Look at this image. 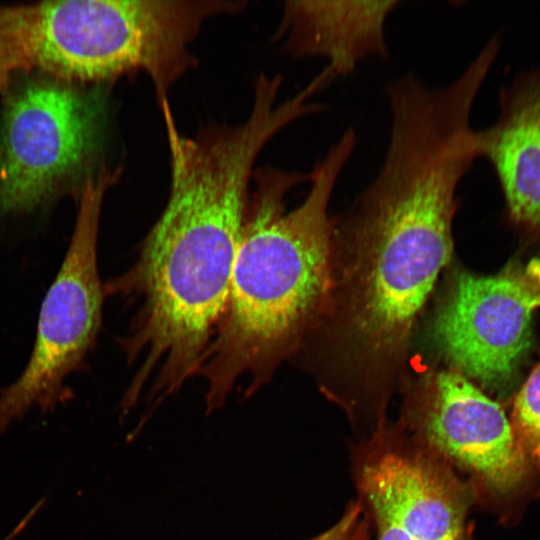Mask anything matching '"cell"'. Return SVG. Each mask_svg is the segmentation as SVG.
<instances>
[{"instance_id":"7c38bea8","label":"cell","mask_w":540,"mask_h":540,"mask_svg":"<svg viewBox=\"0 0 540 540\" xmlns=\"http://www.w3.org/2000/svg\"><path fill=\"white\" fill-rule=\"evenodd\" d=\"M509 420L523 453L540 468V360L516 394Z\"/></svg>"},{"instance_id":"277c9868","label":"cell","mask_w":540,"mask_h":540,"mask_svg":"<svg viewBox=\"0 0 540 540\" xmlns=\"http://www.w3.org/2000/svg\"><path fill=\"white\" fill-rule=\"evenodd\" d=\"M242 0H64L14 5L5 25L24 64L88 85L143 72L158 105L196 65L204 23L244 9Z\"/></svg>"},{"instance_id":"4fadbf2b","label":"cell","mask_w":540,"mask_h":540,"mask_svg":"<svg viewBox=\"0 0 540 540\" xmlns=\"http://www.w3.org/2000/svg\"><path fill=\"white\" fill-rule=\"evenodd\" d=\"M362 517V509L356 500L351 501L339 520L310 540H348Z\"/></svg>"},{"instance_id":"5b68a950","label":"cell","mask_w":540,"mask_h":540,"mask_svg":"<svg viewBox=\"0 0 540 540\" xmlns=\"http://www.w3.org/2000/svg\"><path fill=\"white\" fill-rule=\"evenodd\" d=\"M95 89L43 73L6 87L0 120V212H30L87 172L100 141Z\"/></svg>"},{"instance_id":"8992f818","label":"cell","mask_w":540,"mask_h":540,"mask_svg":"<svg viewBox=\"0 0 540 540\" xmlns=\"http://www.w3.org/2000/svg\"><path fill=\"white\" fill-rule=\"evenodd\" d=\"M119 176V169L111 171L103 164L80 191L74 233L42 303L30 361L22 375L0 392V430L32 407L48 411L62 401L64 380L94 343L104 297L97 268L100 212L106 191Z\"/></svg>"},{"instance_id":"9c48e42d","label":"cell","mask_w":540,"mask_h":540,"mask_svg":"<svg viewBox=\"0 0 540 540\" xmlns=\"http://www.w3.org/2000/svg\"><path fill=\"white\" fill-rule=\"evenodd\" d=\"M398 421L472 487L477 501L509 496L525 481L528 459L502 407L448 368L406 380Z\"/></svg>"},{"instance_id":"ba28073f","label":"cell","mask_w":540,"mask_h":540,"mask_svg":"<svg viewBox=\"0 0 540 540\" xmlns=\"http://www.w3.org/2000/svg\"><path fill=\"white\" fill-rule=\"evenodd\" d=\"M350 458L377 540H470L472 487L398 420L353 443Z\"/></svg>"},{"instance_id":"30bf717a","label":"cell","mask_w":540,"mask_h":540,"mask_svg":"<svg viewBox=\"0 0 540 540\" xmlns=\"http://www.w3.org/2000/svg\"><path fill=\"white\" fill-rule=\"evenodd\" d=\"M499 115L475 130L477 158L491 164L510 222L540 241V66L502 88Z\"/></svg>"},{"instance_id":"52a82bcc","label":"cell","mask_w":540,"mask_h":540,"mask_svg":"<svg viewBox=\"0 0 540 540\" xmlns=\"http://www.w3.org/2000/svg\"><path fill=\"white\" fill-rule=\"evenodd\" d=\"M539 306V258L493 275L455 269L432 315V344L448 369L506 396L530 352Z\"/></svg>"},{"instance_id":"6da1fadb","label":"cell","mask_w":540,"mask_h":540,"mask_svg":"<svg viewBox=\"0 0 540 540\" xmlns=\"http://www.w3.org/2000/svg\"><path fill=\"white\" fill-rule=\"evenodd\" d=\"M475 159L455 120L399 114L376 177L335 219L327 294L300 352L358 439L388 420L408 379L414 333L452 258L456 191Z\"/></svg>"},{"instance_id":"3957f363","label":"cell","mask_w":540,"mask_h":540,"mask_svg":"<svg viewBox=\"0 0 540 540\" xmlns=\"http://www.w3.org/2000/svg\"><path fill=\"white\" fill-rule=\"evenodd\" d=\"M356 146L348 128L313 171L270 169L250 204L226 307L197 375L206 406L222 407L236 385L245 397L300 352L328 290L335 219L329 203Z\"/></svg>"},{"instance_id":"5bb4252c","label":"cell","mask_w":540,"mask_h":540,"mask_svg":"<svg viewBox=\"0 0 540 540\" xmlns=\"http://www.w3.org/2000/svg\"><path fill=\"white\" fill-rule=\"evenodd\" d=\"M19 71L21 67L15 53L0 35V91L6 89L12 74Z\"/></svg>"},{"instance_id":"8fae6325","label":"cell","mask_w":540,"mask_h":540,"mask_svg":"<svg viewBox=\"0 0 540 540\" xmlns=\"http://www.w3.org/2000/svg\"><path fill=\"white\" fill-rule=\"evenodd\" d=\"M399 3L287 1L275 39L288 54L324 58L334 78L343 76L367 58L388 56L385 24Z\"/></svg>"},{"instance_id":"9a60e30c","label":"cell","mask_w":540,"mask_h":540,"mask_svg":"<svg viewBox=\"0 0 540 540\" xmlns=\"http://www.w3.org/2000/svg\"><path fill=\"white\" fill-rule=\"evenodd\" d=\"M371 529L370 522L362 515L348 540H369Z\"/></svg>"},{"instance_id":"7a4b0ae2","label":"cell","mask_w":540,"mask_h":540,"mask_svg":"<svg viewBox=\"0 0 540 540\" xmlns=\"http://www.w3.org/2000/svg\"><path fill=\"white\" fill-rule=\"evenodd\" d=\"M170 159L166 205L133 266L104 295L139 302L123 348L136 373L122 400L128 412L147 389L151 409L197 375L228 300L250 210L249 186L265 146L285 128L271 105L253 103L237 125L183 135L162 110Z\"/></svg>"}]
</instances>
